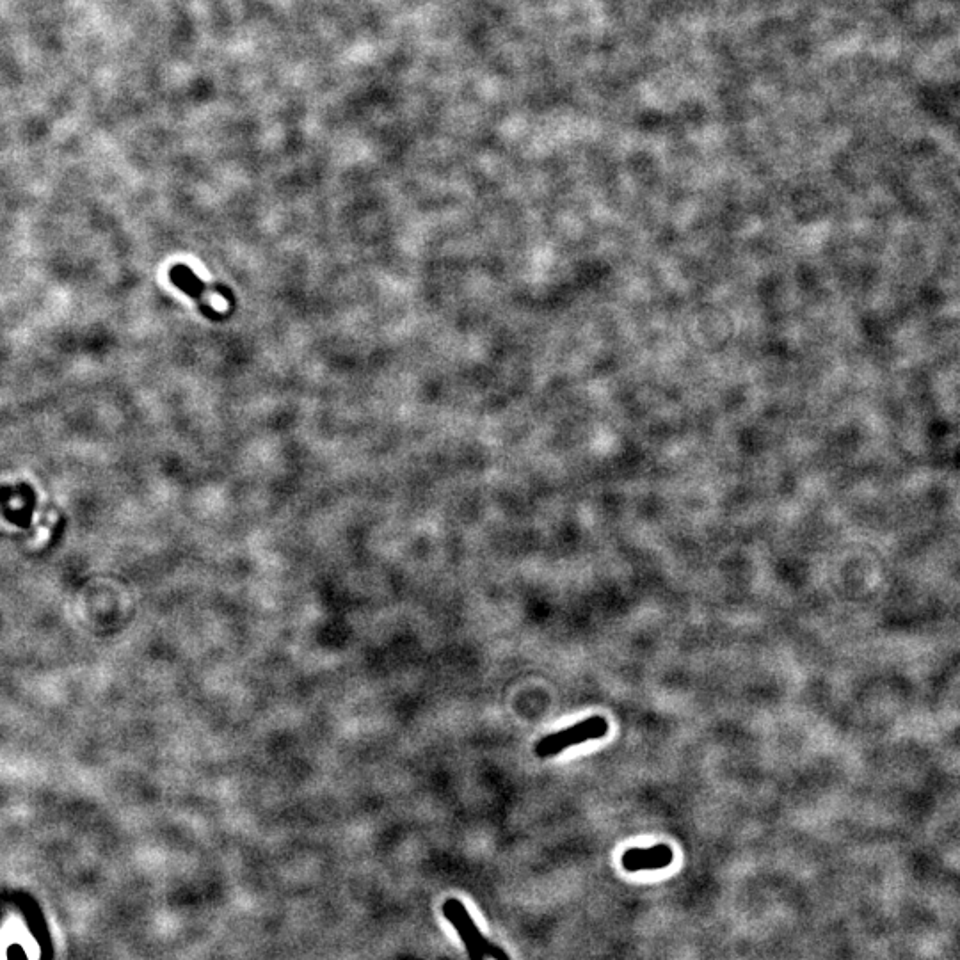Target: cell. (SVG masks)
I'll use <instances>...</instances> for the list:
<instances>
[{"label":"cell","mask_w":960,"mask_h":960,"mask_svg":"<svg viewBox=\"0 0 960 960\" xmlns=\"http://www.w3.org/2000/svg\"><path fill=\"white\" fill-rule=\"evenodd\" d=\"M443 914L454 925L459 937L463 939L470 960H484L486 957L495 960H509L505 952L488 943L486 937L480 934L479 928L473 923L472 916L468 914L466 907L457 898H448L447 902L443 904Z\"/></svg>","instance_id":"cell-1"},{"label":"cell","mask_w":960,"mask_h":960,"mask_svg":"<svg viewBox=\"0 0 960 960\" xmlns=\"http://www.w3.org/2000/svg\"><path fill=\"white\" fill-rule=\"evenodd\" d=\"M608 733V722L603 717H589V719L578 722L575 726L568 729H562L552 735L543 736L536 747L539 758H553L559 752L566 751L573 745L585 744L589 740H598Z\"/></svg>","instance_id":"cell-2"},{"label":"cell","mask_w":960,"mask_h":960,"mask_svg":"<svg viewBox=\"0 0 960 960\" xmlns=\"http://www.w3.org/2000/svg\"><path fill=\"white\" fill-rule=\"evenodd\" d=\"M674 859V852L667 845H655L651 848H630L624 852L623 868L626 872H648L667 868Z\"/></svg>","instance_id":"cell-3"},{"label":"cell","mask_w":960,"mask_h":960,"mask_svg":"<svg viewBox=\"0 0 960 960\" xmlns=\"http://www.w3.org/2000/svg\"><path fill=\"white\" fill-rule=\"evenodd\" d=\"M169 280L173 281V285H175L176 288H180L184 294L192 297L196 303L200 304L201 312L208 315V317H216L214 313L217 312L214 308L208 306L205 294H207L208 290H210V292H223V288L207 287L187 265H175V267L171 269V272H169Z\"/></svg>","instance_id":"cell-4"}]
</instances>
